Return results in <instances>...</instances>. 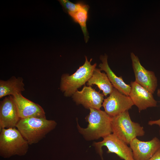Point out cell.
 Masks as SVG:
<instances>
[{
	"instance_id": "1",
	"label": "cell",
	"mask_w": 160,
	"mask_h": 160,
	"mask_svg": "<svg viewBox=\"0 0 160 160\" xmlns=\"http://www.w3.org/2000/svg\"><path fill=\"white\" fill-rule=\"evenodd\" d=\"M89 114L85 117L88 124L86 128L81 127L77 122L79 132L87 140H97L111 134V117L105 111L90 108Z\"/></svg>"
},
{
	"instance_id": "2",
	"label": "cell",
	"mask_w": 160,
	"mask_h": 160,
	"mask_svg": "<svg viewBox=\"0 0 160 160\" xmlns=\"http://www.w3.org/2000/svg\"><path fill=\"white\" fill-rule=\"evenodd\" d=\"M54 120L31 117L20 119L16 127L29 145L38 143L57 125Z\"/></svg>"
},
{
	"instance_id": "3",
	"label": "cell",
	"mask_w": 160,
	"mask_h": 160,
	"mask_svg": "<svg viewBox=\"0 0 160 160\" xmlns=\"http://www.w3.org/2000/svg\"><path fill=\"white\" fill-rule=\"evenodd\" d=\"M29 144L15 128L0 130V155L9 158L15 155L23 156L27 152Z\"/></svg>"
},
{
	"instance_id": "4",
	"label": "cell",
	"mask_w": 160,
	"mask_h": 160,
	"mask_svg": "<svg viewBox=\"0 0 160 160\" xmlns=\"http://www.w3.org/2000/svg\"><path fill=\"white\" fill-rule=\"evenodd\" d=\"M111 117L112 134L127 144L137 137L144 135L143 127L132 120L128 111Z\"/></svg>"
},
{
	"instance_id": "5",
	"label": "cell",
	"mask_w": 160,
	"mask_h": 160,
	"mask_svg": "<svg viewBox=\"0 0 160 160\" xmlns=\"http://www.w3.org/2000/svg\"><path fill=\"white\" fill-rule=\"evenodd\" d=\"M92 60L91 59L88 61L86 56L84 64L79 67L74 73L71 75L65 73L62 75L60 87L65 97L72 96L78 88L87 82L97 65L96 63L91 64Z\"/></svg>"
},
{
	"instance_id": "6",
	"label": "cell",
	"mask_w": 160,
	"mask_h": 160,
	"mask_svg": "<svg viewBox=\"0 0 160 160\" xmlns=\"http://www.w3.org/2000/svg\"><path fill=\"white\" fill-rule=\"evenodd\" d=\"M102 141L95 142L93 145L100 156H102V147L105 146L108 153H114L121 159L124 160H134L132 150L123 141L113 134L103 138Z\"/></svg>"
},
{
	"instance_id": "7",
	"label": "cell",
	"mask_w": 160,
	"mask_h": 160,
	"mask_svg": "<svg viewBox=\"0 0 160 160\" xmlns=\"http://www.w3.org/2000/svg\"><path fill=\"white\" fill-rule=\"evenodd\" d=\"M109 95L104 99L102 106L105 111L111 117L128 111L134 105L129 96L123 94L114 87Z\"/></svg>"
},
{
	"instance_id": "8",
	"label": "cell",
	"mask_w": 160,
	"mask_h": 160,
	"mask_svg": "<svg viewBox=\"0 0 160 160\" xmlns=\"http://www.w3.org/2000/svg\"><path fill=\"white\" fill-rule=\"evenodd\" d=\"M135 81L152 94L157 86V79L154 72L145 69L140 64L138 57L133 53L130 54Z\"/></svg>"
},
{
	"instance_id": "9",
	"label": "cell",
	"mask_w": 160,
	"mask_h": 160,
	"mask_svg": "<svg viewBox=\"0 0 160 160\" xmlns=\"http://www.w3.org/2000/svg\"><path fill=\"white\" fill-rule=\"evenodd\" d=\"M20 119L13 96H7L0 101V130L16 127Z\"/></svg>"
},
{
	"instance_id": "10",
	"label": "cell",
	"mask_w": 160,
	"mask_h": 160,
	"mask_svg": "<svg viewBox=\"0 0 160 160\" xmlns=\"http://www.w3.org/2000/svg\"><path fill=\"white\" fill-rule=\"evenodd\" d=\"M104 95L90 86H84L80 91L77 90L72 96L77 104H81L85 108L100 109L102 106Z\"/></svg>"
},
{
	"instance_id": "11",
	"label": "cell",
	"mask_w": 160,
	"mask_h": 160,
	"mask_svg": "<svg viewBox=\"0 0 160 160\" xmlns=\"http://www.w3.org/2000/svg\"><path fill=\"white\" fill-rule=\"evenodd\" d=\"M129 144L134 160H148L160 148V140L156 137L147 141L136 137Z\"/></svg>"
},
{
	"instance_id": "12",
	"label": "cell",
	"mask_w": 160,
	"mask_h": 160,
	"mask_svg": "<svg viewBox=\"0 0 160 160\" xmlns=\"http://www.w3.org/2000/svg\"><path fill=\"white\" fill-rule=\"evenodd\" d=\"M129 96L139 112L149 107L157 106V102L152 93L135 81L131 82Z\"/></svg>"
},
{
	"instance_id": "13",
	"label": "cell",
	"mask_w": 160,
	"mask_h": 160,
	"mask_svg": "<svg viewBox=\"0 0 160 160\" xmlns=\"http://www.w3.org/2000/svg\"><path fill=\"white\" fill-rule=\"evenodd\" d=\"M13 96L20 119L31 117L46 118L44 109L39 104L25 97L21 93Z\"/></svg>"
},
{
	"instance_id": "14",
	"label": "cell",
	"mask_w": 160,
	"mask_h": 160,
	"mask_svg": "<svg viewBox=\"0 0 160 160\" xmlns=\"http://www.w3.org/2000/svg\"><path fill=\"white\" fill-rule=\"evenodd\" d=\"M108 56L105 54L100 57L102 63L99 66L101 71H103L106 74L113 87L123 94L129 96L131 90L130 85L126 84L121 77H118L109 67L107 61Z\"/></svg>"
},
{
	"instance_id": "15",
	"label": "cell",
	"mask_w": 160,
	"mask_h": 160,
	"mask_svg": "<svg viewBox=\"0 0 160 160\" xmlns=\"http://www.w3.org/2000/svg\"><path fill=\"white\" fill-rule=\"evenodd\" d=\"M23 79L13 76L6 81L0 80V98L7 96H14L25 90Z\"/></svg>"
},
{
	"instance_id": "16",
	"label": "cell",
	"mask_w": 160,
	"mask_h": 160,
	"mask_svg": "<svg viewBox=\"0 0 160 160\" xmlns=\"http://www.w3.org/2000/svg\"><path fill=\"white\" fill-rule=\"evenodd\" d=\"M101 71L100 68H96L87 84L88 86H90L96 85L102 91L104 96L106 97L112 92L113 87L106 73H102Z\"/></svg>"
},
{
	"instance_id": "17",
	"label": "cell",
	"mask_w": 160,
	"mask_h": 160,
	"mask_svg": "<svg viewBox=\"0 0 160 160\" xmlns=\"http://www.w3.org/2000/svg\"><path fill=\"white\" fill-rule=\"evenodd\" d=\"M89 6L84 4V6L78 11L69 14L76 22L80 25L84 36L86 42H87L89 38L87 26L86 22L87 18Z\"/></svg>"
},
{
	"instance_id": "18",
	"label": "cell",
	"mask_w": 160,
	"mask_h": 160,
	"mask_svg": "<svg viewBox=\"0 0 160 160\" xmlns=\"http://www.w3.org/2000/svg\"><path fill=\"white\" fill-rule=\"evenodd\" d=\"M59 1L68 14L73 13L78 11L84 4L80 3L74 4L68 0H60Z\"/></svg>"
},
{
	"instance_id": "19",
	"label": "cell",
	"mask_w": 160,
	"mask_h": 160,
	"mask_svg": "<svg viewBox=\"0 0 160 160\" xmlns=\"http://www.w3.org/2000/svg\"><path fill=\"white\" fill-rule=\"evenodd\" d=\"M157 95L158 96H160V89H158ZM148 124L150 126H152L153 125H158L160 127L159 134L160 135V119L156 120L149 121L148 122Z\"/></svg>"
},
{
	"instance_id": "20",
	"label": "cell",
	"mask_w": 160,
	"mask_h": 160,
	"mask_svg": "<svg viewBox=\"0 0 160 160\" xmlns=\"http://www.w3.org/2000/svg\"><path fill=\"white\" fill-rule=\"evenodd\" d=\"M148 160H160V148Z\"/></svg>"
}]
</instances>
